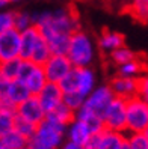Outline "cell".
I'll return each instance as SVG.
<instances>
[{
	"label": "cell",
	"instance_id": "obj_36",
	"mask_svg": "<svg viewBox=\"0 0 148 149\" xmlns=\"http://www.w3.org/2000/svg\"><path fill=\"white\" fill-rule=\"evenodd\" d=\"M101 134H103V133L91 134V137L86 140V143L83 145L85 149H98V148H100V142H101Z\"/></svg>",
	"mask_w": 148,
	"mask_h": 149
},
{
	"label": "cell",
	"instance_id": "obj_41",
	"mask_svg": "<svg viewBox=\"0 0 148 149\" xmlns=\"http://www.w3.org/2000/svg\"><path fill=\"white\" fill-rule=\"evenodd\" d=\"M0 149H6V148H3V146H0Z\"/></svg>",
	"mask_w": 148,
	"mask_h": 149
},
{
	"label": "cell",
	"instance_id": "obj_29",
	"mask_svg": "<svg viewBox=\"0 0 148 149\" xmlns=\"http://www.w3.org/2000/svg\"><path fill=\"white\" fill-rule=\"evenodd\" d=\"M85 101H86V96H83V95L79 93V92L64 93V102H65L71 110H74V111L80 110V109L85 106Z\"/></svg>",
	"mask_w": 148,
	"mask_h": 149
},
{
	"label": "cell",
	"instance_id": "obj_10",
	"mask_svg": "<svg viewBox=\"0 0 148 149\" xmlns=\"http://www.w3.org/2000/svg\"><path fill=\"white\" fill-rule=\"evenodd\" d=\"M0 96L11 100L18 107L23 101L32 96V92L29 91L27 84L20 80H12V81L0 80Z\"/></svg>",
	"mask_w": 148,
	"mask_h": 149
},
{
	"label": "cell",
	"instance_id": "obj_1",
	"mask_svg": "<svg viewBox=\"0 0 148 149\" xmlns=\"http://www.w3.org/2000/svg\"><path fill=\"white\" fill-rule=\"evenodd\" d=\"M32 20L42 35V38H46L47 41L56 36H71L76 30H79L76 14L68 12L67 9H58L55 12H39L32 15Z\"/></svg>",
	"mask_w": 148,
	"mask_h": 149
},
{
	"label": "cell",
	"instance_id": "obj_26",
	"mask_svg": "<svg viewBox=\"0 0 148 149\" xmlns=\"http://www.w3.org/2000/svg\"><path fill=\"white\" fill-rule=\"evenodd\" d=\"M36 128L38 125L32 124V122L26 120L24 118H21L20 115L15 116V125H14V130H17L20 134H23L26 139H30L35 133H36Z\"/></svg>",
	"mask_w": 148,
	"mask_h": 149
},
{
	"label": "cell",
	"instance_id": "obj_14",
	"mask_svg": "<svg viewBox=\"0 0 148 149\" xmlns=\"http://www.w3.org/2000/svg\"><path fill=\"white\" fill-rule=\"evenodd\" d=\"M76 119L83 120L86 127L89 128L91 134H97V133H103L106 130V124H104V119L97 116L95 113H92L89 109H86L85 106L76 111Z\"/></svg>",
	"mask_w": 148,
	"mask_h": 149
},
{
	"label": "cell",
	"instance_id": "obj_37",
	"mask_svg": "<svg viewBox=\"0 0 148 149\" xmlns=\"http://www.w3.org/2000/svg\"><path fill=\"white\" fill-rule=\"evenodd\" d=\"M60 149H85L83 145H79V143H74V142H69V140H67V142L60 146Z\"/></svg>",
	"mask_w": 148,
	"mask_h": 149
},
{
	"label": "cell",
	"instance_id": "obj_25",
	"mask_svg": "<svg viewBox=\"0 0 148 149\" xmlns=\"http://www.w3.org/2000/svg\"><path fill=\"white\" fill-rule=\"evenodd\" d=\"M110 59H112V62H114L115 65L121 66V65L130 62V60L136 59V54L130 48H127L126 45H123V47H119V48L112 51V53H110Z\"/></svg>",
	"mask_w": 148,
	"mask_h": 149
},
{
	"label": "cell",
	"instance_id": "obj_34",
	"mask_svg": "<svg viewBox=\"0 0 148 149\" xmlns=\"http://www.w3.org/2000/svg\"><path fill=\"white\" fill-rule=\"evenodd\" d=\"M15 27V12L5 11L0 14V32Z\"/></svg>",
	"mask_w": 148,
	"mask_h": 149
},
{
	"label": "cell",
	"instance_id": "obj_30",
	"mask_svg": "<svg viewBox=\"0 0 148 149\" xmlns=\"http://www.w3.org/2000/svg\"><path fill=\"white\" fill-rule=\"evenodd\" d=\"M127 143L130 149H148V136L145 133H128Z\"/></svg>",
	"mask_w": 148,
	"mask_h": 149
},
{
	"label": "cell",
	"instance_id": "obj_35",
	"mask_svg": "<svg viewBox=\"0 0 148 149\" xmlns=\"http://www.w3.org/2000/svg\"><path fill=\"white\" fill-rule=\"evenodd\" d=\"M139 83V96H142L145 101H148V74H142L137 78Z\"/></svg>",
	"mask_w": 148,
	"mask_h": 149
},
{
	"label": "cell",
	"instance_id": "obj_6",
	"mask_svg": "<svg viewBox=\"0 0 148 149\" xmlns=\"http://www.w3.org/2000/svg\"><path fill=\"white\" fill-rule=\"evenodd\" d=\"M114 100H115V93L110 89L109 84L97 86L94 89V92L86 98L85 107L89 109L97 116L104 119V115H106V111L109 110V107H110V104H112Z\"/></svg>",
	"mask_w": 148,
	"mask_h": 149
},
{
	"label": "cell",
	"instance_id": "obj_11",
	"mask_svg": "<svg viewBox=\"0 0 148 149\" xmlns=\"http://www.w3.org/2000/svg\"><path fill=\"white\" fill-rule=\"evenodd\" d=\"M110 89L114 91L115 96L124 100H130L133 96L139 95V83L137 78H128L123 75H115L109 83Z\"/></svg>",
	"mask_w": 148,
	"mask_h": 149
},
{
	"label": "cell",
	"instance_id": "obj_13",
	"mask_svg": "<svg viewBox=\"0 0 148 149\" xmlns=\"http://www.w3.org/2000/svg\"><path fill=\"white\" fill-rule=\"evenodd\" d=\"M41 38V33L36 26H30L29 29L21 32V47H20V57L23 60H30L32 53L35 50L38 39Z\"/></svg>",
	"mask_w": 148,
	"mask_h": 149
},
{
	"label": "cell",
	"instance_id": "obj_40",
	"mask_svg": "<svg viewBox=\"0 0 148 149\" xmlns=\"http://www.w3.org/2000/svg\"><path fill=\"white\" fill-rule=\"evenodd\" d=\"M23 149H30V148H29V146H26V148H23Z\"/></svg>",
	"mask_w": 148,
	"mask_h": 149
},
{
	"label": "cell",
	"instance_id": "obj_21",
	"mask_svg": "<svg viewBox=\"0 0 148 149\" xmlns=\"http://www.w3.org/2000/svg\"><path fill=\"white\" fill-rule=\"evenodd\" d=\"M51 56H53V53H51L50 44L47 42L46 38H42V35H41V38L38 39L36 45H35V50H33V53H32L30 60H32V62H35L36 65L42 66Z\"/></svg>",
	"mask_w": 148,
	"mask_h": 149
},
{
	"label": "cell",
	"instance_id": "obj_15",
	"mask_svg": "<svg viewBox=\"0 0 148 149\" xmlns=\"http://www.w3.org/2000/svg\"><path fill=\"white\" fill-rule=\"evenodd\" d=\"M89 137H91V131L83 120L74 119L67 128V140H69V142L85 145Z\"/></svg>",
	"mask_w": 148,
	"mask_h": 149
},
{
	"label": "cell",
	"instance_id": "obj_7",
	"mask_svg": "<svg viewBox=\"0 0 148 149\" xmlns=\"http://www.w3.org/2000/svg\"><path fill=\"white\" fill-rule=\"evenodd\" d=\"M20 47H21L20 30L14 27L0 32V62L20 57Z\"/></svg>",
	"mask_w": 148,
	"mask_h": 149
},
{
	"label": "cell",
	"instance_id": "obj_33",
	"mask_svg": "<svg viewBox=\"0 0 148 149\" xmlns=\"http://www.w3.org/2000/svg\"><path fill=\"white\" fill-rule=\"evenodd\" d=\"M30 26H33V20H32V15L30 14H26V12H15V29L17 30H26L29 29Z\"/></svg>",
	"mask_w": 148,
	"mask_h": 149
},
{
	"label": "cell",
	"instance_id": "obj_31",
	"mask_svg": "<svg viewBox=\"0 0 148 149\" xmlns=\"http://www.w3.org/2000/svg\"><path fill=\"white\" fill-rule=\"evenodd\" d=\"M132 14L141 21L148 20V0H133L132 2Z\"/></svg>",
	"mask_w": 148,
	"mask_h": 149
},
{
	"label": "cell",
	"instance_id": "obj_2",
	"mask_svg": "<svg viewBox=\"0 0 148 149\" xmlns=\"http://www.w3.org/2000/svg\"><path fill=\"white\" fill-rule=\"evenodd\" d=\"M68 125L60 122L46 118L44 122H41L35 133L29 139L30 149H58L64 145V137L67 136Z\"/></svg>",
	"mask_w": 148,
	"mask_h": 149
},
{
	"label": "cell",
	"instance_id": "obj_27",
	"mask_svg": "<svg viewBox=\"0 0 148 149\" xmlns=\"http://www.w3.org/2000/svg\"><path fill=\"white\" fill-rule=\"evenodd\" d=\"M60 89L64 93H69V92H77V87H79V72H77V68L74 66L62 81L59 83Z\"/></svg>",
	"mask_w": 148,
	"mask_h": 149
},
{
	"label": "cell",
	"instance_id": "obj_9",
	"mask_svg": "<svg viewBox=\"0 0 148 149\" xmlns=\"http://www.w3.org/2000/svg\"><path fill=\"white\" fill-rule=\"evenodd\" d=\"M17 115H20L21 118H24L26 120L32 122L35 125H39L41 122L46 120L47 111L42 107L38 95H32L17 107Z\"/></svg>",
	"mask_w": 148,
	"mask_h": 149
},
{
	"label": "cell",
	"instance_id": "obj_3",
	"mask_svg": "<svg viewBox=\"0 0 148 149\" xmlns=\"http://www.w3.org/2000/svg\"><path fill=\"white\" fill-rule=\"evenodd\" d=\"M68 59L76 68L89 66L94 60V44L91 38L82 30H76L71 35L68 48Z\"/></svg>",
	"mask_w": 148,
	"mask_h": 149
},
{
	"label": "cell",
	"instance_id": "obj_39",
	"mask_svg": "<svg viewBox=\"0 0 148 149\" xmlns=\"http://www.w3.org/2000/svg\"><path fill=\"white\" fill-rule=\"evenodd\" d=\"M11 3H17V2H21V0H9Z\"/></svg>",
	"mask_w": 148,
	"mask_h": 149
},
{
	"label": "cell",
	"instance_id": "obj_8",
	"mask_svg": "<svg viewBox=\"0 0 148 149\" xmlns=\"http://www.w3.org/2000/svg\"><path fill=\"white\" fill-rule=\"evenodd\" d=\"M47 80L51 83H60L64 78L71 72V69L74 65L71 63V60L68 59V56H51L47 62L42 65Z\"/></svg>",
	"mask_w": 148,
	"mask_h": 149
},
{
	"label": "cell",
	"instance_id": "obj_28",
	"mask_svg": "<svg viewBox=\"0 0 148 149\" xmlns=\"http://www.w3.org/2000/svg\"><path fill=\"white\" fill-rule=\"evenodd\" d=\"M15 116H17V111L0 110V134H5L8 131L14 130Z\"/></svg>",
	"mask_w": 148,
	"mask_h": 149
},
{
	"label": "cell",
	"instance_id": "obj_4",
	"mask_svg": "<svg viewBox=\"0 0 148 149\" xmlns=\"http://www.w3.org/2000/svg\"><path fill=\"white\" fill-rule=\"evenodd\" d=\"M148 128V101L142 96L127 100V133H144Z\"/></svg>",
	"mask_w": 148,
	"mask_h": 149
},
{
	"label": "cell",
	"instance_id": "obj_5",
	"mask_svg": "<svg viewBox=\"0 0 148 149\" xmlns=\"http://www.w3.org/2000/svg\"><path fill=\"white\" fill-rule=\"evenodd\" d=\"M104 124L107 130L127 133V100L115 96L109 110L104 115Z\"/></svg>",
	"mask_w": 148,
	"mask_h": 149
},
{
	"label": "cell",
	"instance_id": "obj_12",
	"mask_svg": "<svg viewBox=\"0 0 148 149\" xmlns=\"http://www.w3.org/2000/svg\"><path fill=\"white\" fill-rule=\"evenodd\" d=\"M38 98L42 104V107H44V110L47 113H50L64 101V92H62V89H60L59 83L48 81L44 86V89L38 93Z\"/></svg>",
	"mask_w": 148,
	"mask_h": 149
},
{
	"label": "cell",
	"instance_id": "obj_22",
	"mask_svg": "<svg viewBox=\"0 0 148 149\" xmlns=\"http://www.w3.org/2000/svg\"><path fill=\"white\" fill-rule=\"evenodd\" d=\"M47 118L50 119H55L58 122H60V124H65V125H69L71 122L76 119V111L71 110L67 104L62 101L59 104V106L53 110V111H50L47 113Z\"/></svg>",
	"mask_w": 148,
	"mask_h": 149
},
{
	"label": "cell",
	"instance_id": "obj_32",
	"mask_svg": "<svg viewBox=\"0 0 148 149\" xmlns=\"http://www.w3.org/2000/svg\"><path fill=\"white\" fill-rule=\"evenodd\" d=\"M36 63L32 62V60H23L21 62V66H20V72H18V78L17 80H20L23 83H27V80L32 77V74L35 72V69H36Z\"/></svg>",
	"mask_w": 148,
	"mask_h": 149
},
{
	"label": "cell",
	"instance_id": "obj_18",
	"mask_svg": "<svg viewBox=\"0 0 148 149\" xmlns=\"http://www.w3.org/2000/svg\"><path fill=\"white\" fill-rule=\"evenodd\" d=\"M29 145V139H26L17 130H11L5 134H0V146L6 149H23Z\"/></svg>",
	"mask_w": 148,
	"mask_h": 149
},
{
	"label": "cell",
	"instance_id": "obj_23",
	"mask_svg": "<svg viewBox=\"0 0 148 149\" xmlns=\"http://www.w3.org/2000/svg\"><path fill=\"white\" fill-rule=\"evenodd\" d=\"M48 83L47 77H46V72H44V68L42 66H36V69H35V72L32 74V77L27 80V87L29 91L32 92V95H38L42 89H44V86Z\"/></svg>",
	"mask_w": 148,
	"mask_h": 149
},
{
	"label": "cell",
	"instance_id": "obj_17",
	"mask_svg": "<svg viewBox=\"0 0 148 149\" xmlns=\"http://www.w3.org/2000/svg\"><path fill=\"white\" fill-rule=\"evenodd\" d=\"M127 136L126 133H118V131L112 130H104L101 134V142L98 149H121L126 143Z\"/></svg>",
	"mask_w": 148,
	"mask_h": 149
},
{
	"label": "cell",
	"instance_id": "obj_38",
	"mask_svg": "<svg viewBox=\"0 0 148 149\" xmlns=\"http://www.w3.org/2000/svg\"><path fill=\"white\" fill-rule=\"evenodd\" d=\"M0 3H2V6H5V5L11 3V2H9V0H0Z\"/></svg>",
	"mask_w": 148,
	"mask_h": 149
},
{
	"label": "cell",
	"instance_id": "obj_19",
	"mask_svg": "<svg viewBox=\"0 0 148 149\" xmlns=\"http://www.w3.org/2000/svg\"><path fill=\"white\" fill-rule=\"evenodd\" d=\"M21 62H23L21 57H15V59L0 62V80H6V81L17 80L18 78Z\"/></svg>",
	"mask_w": 148,
	"mask_h": 149
},
{
	"label": "cell",
	"instance_id": "obj_24",
	"mask_svg": "<svg viewBox=\"0 0 148 149\" xmlns=\"http://www.w3.org/2000/svg\"><path fill=\"white\" fill-rule=\"evenodd\" d=\"M142 74H144V63L141 60H137V57L118 66V75L128 77V78H139Z\"/></svg>",
	"mask_w": 148,
	"mask_h": 149
},
{
	"label": "cell",
	"instance_id": "obj_16",
	"mask_svg": "<svg viewBox=\"0 0 148 149\" xmlns=\"http://www.w3.org/2000/svg\"><path fill=\"white\" fill-rule=\"evenodd\" d=\"M77 72H79V87H77V92L88 98L94 92L95 87H97L95 86V74L89 66L77 68Z\"/></svg>",
	"mask_w": 148,
	"mask_h": 149
},
{
	"label": "cell",
	"instance_id": "obj_20",
	"mask_svg": "<svg viewBox=\"0 0 148 149\" xmlns=\"http://www.w3.org/2000/svg\"><path fill=\"white\" fill-rule=\"evenodd\" d=\"M124 45V36L118 32H112V30H104L101 33L100 38V47L103 51H109L112 53L114 50L119 48Z\"/></svg>",
	"mask_w": 148,
	"mask_h": 149
}]
</instances>
